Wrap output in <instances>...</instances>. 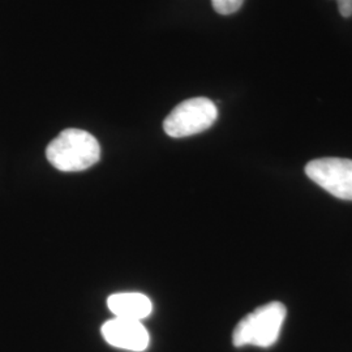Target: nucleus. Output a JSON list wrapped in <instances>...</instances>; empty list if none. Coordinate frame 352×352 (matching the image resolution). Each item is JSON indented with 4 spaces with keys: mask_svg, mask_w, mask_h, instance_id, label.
<instances>
[{
    "mask_svg": "<svg viewBox=\"0 0 352 352\" xmlns=\"http://www.w3.org/2000/svg\"><path fill=\"white\" fill-rule=\"evenodd\" d=\"M46 157L56 170L63 173L84 171L101 158V146L87 131L68 128L46 148Z\"/></svg>",
    "mask_w": 352,
    "mask_h": 352,
    "instance_id": "1",
    "label": "nucleus"
},
{
    "mask_svg": "<svg viewBox=\"0 0 352 352\" xmlns=\"http://www.w3.org/2000/svg\"><path fill=\"white\" fill-rule=\"evenodd\" d=\"M287 309L279 302H272L256 308L252 314L243 317L232 333L235 347L256 346L269 349L277 343Z\"/></svg>",
    "mask_w": 352,
    "mask_h": 352,
    "instance_id": "2",
    "label": "nucleus"
},
{
    "mask_svg": "<svg viewBox=\"0 0 352 352\" xmlns=\"http://www.w3.org/2000/svg\"><path fill=\"white\" fill-rule=\"evenodd\" d=\"M218 118V109L213 101L205 97L190 98L176 106L164 119V132L174 139L188 138L213 126Z\"/></svg>",
    "mask_w": 352,
    "mask_h": 352,
    "instance_id": "3",
    "label": "nucleus"
},
{
    "mask_svg": "<svg viewBox=\"0 0 352 352\" xmlns=\"http://www.w3.org/2000/svg\"><path fill=\"white\" fill-rule=\"evenodd\" d=\"M305 174L334 197L352 201V160L317 158L307 164Z\"/></svg>",
    "mask_w": 352,
    "mask_h": 352,
    "instance_id": "4",
    "label": "nucleus"
},
{
    "mask_svg": "<svg viewBox=\"0 0 352 352\" xmlns=\"http://www.w3.org/2000/svg\"><path fill=\"white\" fill-rule=\"evenodd\" d=\"M104 340L116 349L128 351H145L149 346L151 337L141 321L115 317L102 327Z\"/></svg>",
    "mask_w": 352,
    "mask_h": 352,
    "instance_id": "5",
    "label": "nucleus"
},
{
    "mask_svg": "<svg viewBox=\"0 0 352 352\" xmlns=\"http://www.w3.org/2000/svg\"><path fill=\"white\" fill-rule=\"evenodd\" d=\"M107 307L115 317L141 321L153 312L151 299L140 292H119L107 299Z\"/></svg>",
    "mask_w": 352,
    "mask_h": 352,
    "instance_id": "6",
    "label": "nucleus"
},
{
    "mask_svg": "<svg viewBox=\"0 0 352 352\" xmlns=\"http://www.w3.org/2000/svg\"><path fill=\"white\" fill-rule=\"evenodd\" d=\"M244 0H212L214 11L219 14H232L238 12Z\"/></svg>",
    "mask_w": 352,
    "mask_h": 352,
    "instance_id": "7",
    "label": "nucleus"
},
{
    "mask_svg": "<svg viewBox=\"0 0 352 352\" xmlns=\"http://www.w3.org/2000/svg\"><path fill=\"white\" fill-rule=\"evenodd\" d=\"M340 16L349 19L352 16V0H337Z\"/></svg>",
    "mask_w": 352,
    "mask_h": 352,
    "instance_id": "8",
    "label": "nucleus"
}]
</instances>
